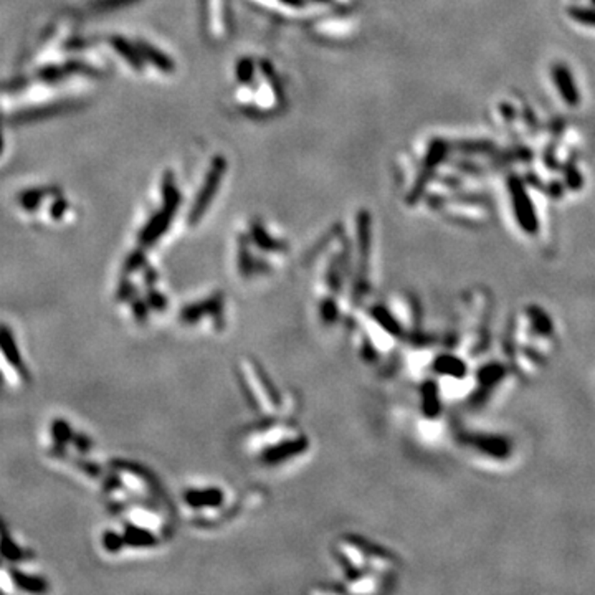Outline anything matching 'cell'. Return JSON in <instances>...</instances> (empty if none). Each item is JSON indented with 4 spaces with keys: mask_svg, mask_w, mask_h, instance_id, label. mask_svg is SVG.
I'll return each mask as SVG.
<instances>
[{
    "mask_svg": "<svg viewBox=\"0 0 595 595\" xmlns=\"http://www.w3.org/2000/svg\"><path fill=\"white\" fill-rule=\"evenodd\" d=\"M124 542L134 547H153L158 544V537L153 532L143 528H126L124 532Z\"/></svg>",
    "mask_w": 595,
    "mask_h": 595,
    "instance_id": "cell-13",
    "label": "cell"
},
{
    "mask_svg": "<svg viewBox=\"0 0 595 595\" xmlns=\"http://www.w3.org/2000/svg\"><path fill=\"white\" fill-rule=\"evenodd\" d=\"M526 315H528L531 330L534 334H539V336H551L552 334V322L549 316L546 315L541 307L537 306H529L526 310Z\"/></svg>",
    "mask_w": 595,
    "mask_h": 595,
    "instance_id": "cell-10",
    "label": "cell"
},
{
    "mask_svg": "<svg viewBox=\"0 0 595 595\" xmlns=\"http://www.w3.org/2000/svg\"><path fill=\"white\" fill-rule=\"evenodd\" d=\"M179 198H180L179 192H177L174 185V177H172L171 174H167L164 180V208L158 213V215L151 218L148 227L141 232L139 242L143 247H149V245H153L156 240H158L161 235L167 230L171 218L174 217L176 208L177 205H179Z\"/></svg>",
    "mask_w": 595,
    "mask_h": 595,
    "instance_id": "cell-7",
    "label": "cell"
},
{
    "mask_svg": "<svg viewBox=\"0 0 595 595\" xmlns=\"http://www.w3.org/2000/svg\"><path fill=\"white\" fill-rule=\"evenodd\" d=\"M247 453L265 469H283L311 450L310 437L295 419H258L243 438Z\"/></svg>",
    "mask_w": 595,
    "mask_h": 595,
    "instance_id": "cell-3",
    "label": "cell"
},
{
    "mask_svg": "<svg viewBox=\"0 0 595 595\" xmlns=\"http://www.w3.org/2000/svg\"><path fill=\"white\" fill-rule=\"evenodd\" d=\"M144 263V255L141 253V252H136V253H133L131 257L128 258V262H126V271L128 273H131V271H136V270H139V266Z\"/></svg>",
    "mask_w": 595,
    "mask_h": 595,
    "instance_id": "cell-18",
    "label": "cell"
},
{
    "mask_svg": "<svg viewBox=\"0 0 595 595\" xmlns=\"http://www.w3.org/2000/svg\"><path fill=\"white\" fill-rule=\"evenodd\" d=\"M458 447L473 458H484V460L503 462L508 460L513 453L511 442L503 435H493L478 430L460 429L455 433Z\"/></svg>",
    "mask_w": 595,
    "mask_h": 595,
    "instance_id": "cell-5",
    "label": "cell"
},
{
    "mask_svg": "<svg viewBox=\"0 0 595 595\" xmlns=\"http://www.w3.org/2000/svg\"><path fill=\"white\" fill-rule=\"evenodd\" d=\"M357 354L369 365L397 362L412 337L422 332V310L412 295L397 293L365 302L349 317Z\"/></svg>",
    "mask_w": 595,
    "mask_h": 595,
    "instance_id": "cell-1",
    "label": "cell"
},
{
    "mask_svg": "<svg viewBox=\"0 0 595 595\" xmlns=\"http://www.w3.org/2000/svg\"><path fill=\"white\" fill-rule=\"evenodd\" d=\"M0 349H2L4 356L7 357V361L12 364L15 369H19V372H22L24 377H27V374H25V370H24V364H22V357H20L19 347L15 346V339L12 337V334H10L9 327L4 325H0Z\"/></svg>",
    "mask_w": 595,
    "mask_h": 595,
    "instance_id": "cell-9",
    "label": "cell"
},
{
    "mask_svg": "<svg viewBox=\"0 0 595 595\" xmlns=\"http://www.w3.org/2000/svg\"><path fill=\"white\" fill-rule=\"evenodd\" d=\"M73 442H75V445L80 448L81 452H86L88 448L91 447V442L88 440L85 435H75V437H73Z\"/></svg>",
    "mask_w": 595,
    "mask_h": 595,
    "instance_id": "cell-20",
    "label": "cell"
},
{
    "mask_svg": "<svg viewBox=\"0 0 595 595\" xmlns=\"http://www.w3.org/2000/svg\"><path fill=\"white\" fill-rule=\"evenodd\" d=\"M51 430H54V435L59 443H65L71 438L70 427H68L63 420H56L54 427H51Z\"/></svg>",
    "mask_w": 595,
    "mask_h": 595,
    "instance_id": "cell-16",
    "label": "cell"
},
{
    "mask_svg": "<svg viewBox=\"0 0 595 595\" xmlns=\"http://www.w3.org/2000/svg\"><path fill=\"white\" fill-rule=\"evenodd\" d=\"M242 394L258 419H295L296 399L286 392L255 359H243L237 367Z\"/></svg>",
    "mask_w": 595,
    "mask_h": 595,
    "instance_id": "cell-4",
    "label": "cell"
},
{
    "mask_svg": "<svg viewBox=\"0 0 595 595\" xmlns=\"http://www.w3.org/2000/svg\"><path fill=\"white\" fill-rule=\"evenodd\" d=\"M138 51L143 56L144 60H148L149 63H153L156 68H159V70L163 71H172L174 70V65L171 63V60L167 59L166 55L161 54L154 49V46H151L149 44H144V41H139L138 44Z\"/></svg>",
    "mask_w": 595,
    "mask_h": 595,
    "instance_id": "cell-12",
    "label": "cell"
},
{
    "mask_svg": "<svg viewBox=\"0 0 595 595\" xmlns=\"http://www.w3.org/2000/svg\"><path fill=\"white\" fill-rule=\"evenodd\" d=\"M148 306L154 307V310H158V311H164L167 307V300L159 293V291L149 290L148 291Z\"/></svg>",
    "mask_w": 595,
    "mask_h": 595,
    "instance_id": "cell-17",
    "label": "cell"
},
{
    "mask_svg": "<svg viewBox=\"0 0 595 595\" xmlns=\"http://www.w3.org/2000/svg\"><path fill=\"white\" fill-rule=\"evenodd\" d=\"M123 544H124V537L116 534V532L108 531L106 534L103 536V546L106 547L109 552H118L123 547Z\"/></svg>",
    "mask_w": 595,
    "mask_h": 595,
    "instance_id": "cell-15",
    "label": "cell"
},
{
    "mask_svg": "<svg viewBox=\"0 0 595 595\" xmlns=\"http://www.w3.org/2000/svg\"><path fill=\"white\" fill-rule=\"evenodd\" d=\"M331 556L342 574L344 592L382 594L395 586L400 557L384 544L361 534H342L331 546Z\"/></svg>",
    "mask_w": 595,
    "mask_h": 595,
    "instance_id": "cell-2",
    "label": "cell"
},
{
    "mask_svg": "<svg viewBox=\"0 0 595 595\" xmlns=\"http://www.w3.org/2000/svg\"><path fill=\"white\" fill-rule=\"evenodd\" d=\"M133 310H134V315L138 317L139 321H144L148 320V305H146L144 301H141L136 298L134 302H133Z\"/></svg>",
    "mask_w": 595,
    "mask_h": 595,
    "instance_id": "cell-19",
    "label": "cell"
},
{
    "mask_svg": "<svg viewBox=\"0 0 595 595\" xmlns=\"http://www.w3.org/2000/svg\"><path fill=\"white\" fill-rule=\"evenodd\" d=\"M12 576H14L15 584H17L20 589H24V591H27V592H44V591H46L45 581H41V579H39V577L27 576V574H22V572H17V571H15Z\"/></svg>",
    "mask_w": 595,
    "mask_h": 595,
    "instance_id": "cell-14",
    "label": "cell"
},
{
    "mask_svg": "<svg viewBox=\"0 0 595 595\" xmlns=\"http://www.w3.org/2000/svg\"><path fill=\"white\" fill-rule=\"evenodd\" d=\"M222 169H223L222 161H217V163L213 164V167L210 169V174H208V177H207L205 185H203L200 194L197 195L195 205L192 207L190 223H195L197 220H200L203 212H205L208 202H210V198L213 197V194H215V190H217V184H218V180H220Z\"/></svg>",
    "mask_w": 595,
    "mask_h": 595,
    "instance_id": "cell-8",
    "label": "cell"
},
{
    "mask_svg": "<svg viewBox=\"0 0 595 595\" xmlns=\"http://www.w3.org/2000/svg\"><path fill=\"white\" fill-rule=\"evenodd\" d=\"M202 320H210L215 331H222L227 326V300L223 293H213L180 311V321L187 326L197 325Z\"/></svg>",
    "mask_w": 595,
    "mask_h": 595,
    "instance_id": "cell-6",
    "label": "cell"
},
{
    "mask_svg": "<svg viewBox=\"0 0 595 595\" xmlns=\"http://www.w3.org/2000/svg\"><path fill=\"white\" fill-rule=\"evenodd\" d=\"M133 291H134V288H133V286H131V285H129V283H128V281H124V283H123V286H121V288H119V293H118V298H119V300H128V298L133 295Z\"/></svg>",
    "mask_w": 595,
    "mask_h": 595,
    "instance_id": "cell-21",
    "label": "cell"
},
{
    "mask_svg": "<svg viewBox=\"0 0 595 595\" xmlns=\"http://www.w3.org/2000/svg\"><path fill=\"white\" fill-rule=\"evenodd\" d=\"M111 45L114 46V50H116L118 54L134 68V70H143V56H141L138 50L133 49V45L129 44V41L124 40L123 36H113Z\"/></svg>",
    "mask_w": 595,
    "mask_h": 595,
    "instance_id": "cell-11",
    "label": "cell"
}]
</instances>
